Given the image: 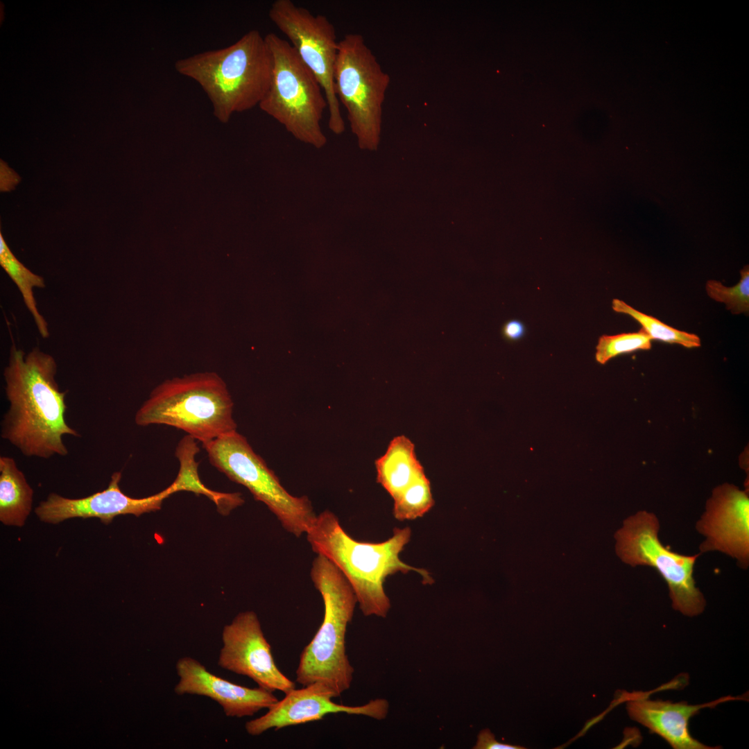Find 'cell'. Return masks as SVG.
<instances>
[{"label":"cell","mask_w":749,"mask_h":749,"mask_svg":"<svg viewBox=\"0 0 749 749\" xmlns=\"http://www.w3.org/2000/svg\"><path fill=\"white\" fill-rule=\"evenodd\" d=\"M474 748L476 749H519L517 746L503 743L497 741L494 735L488 729L480 732Z\"/></svg>","instance_id":"25"},{"label":"cell","mask_w":749,"mask_h":749,"mask_svg":"<svg viewBox=\"0 0 749 749\" xmlns=\"http://www.w3.org/2000/svg\"><path fill=\"white\" fill-rule=\"evenodd\" d=\"M741 279L734 286L727 287L720 282L709 280L706 284L707 295L713 300L726 304L733 314L749 312V270L745 266L741 271Z\"/></svg>","instance_id":"24"},{"label":"cell","mask_w":749,"mask_h":749,"mask_svg":"<svg viewBox=\"0 0 749 749\" xmlns=\"http://www.w3.org/2000/svg\"><path fill=\"white\" fill-rule=\"evenodd\" d=\"M121 472H115L111 476L108 487L87 497L69 499L51 493L45 501H41L35 512L40 520L57 524L73 517H97L104 524H110L117 515L132 514L137 517L158 510L162 501L174 492L181 491L179 484L173 481L162 491L141 499L128 497L120 489Z\"/></svg>","instance_id":"14"},{"label":"cell","mask_w":749,"mask_h":749,"mask_svg":"<svg viewBox=\"0 0 749 749\" xmlns=\"http://www.w3.org/2000/svg\"><path fill=\"white\" fill-rule=\"evenodd\" d=\"M333 698H336L334 694L320 682L295 688L268 709L264 715L246 722V730L251 736H258L272 728L278 730L318 721L329 714L341 712L382 720L388 713L389 703L384 698L372 700L361 706H348L334 703Z\"/></svg>","instance_id":"13"},{"label":"cell","mask_w":749,"mask_h":749,"mask_svg":"<svg viewBox=\"0 0 749 749\" xmlns=\"http://www.w3.org/2000/svg\"><path fill=\"white\" fill-rule=\"evenodd\" d=\"M199 451L196 440L189 435L180 441L175 450V456L179 460L180 467L190 470L195 477L196 491L194 493L208 497L216 503L218 511L224 514L228 513L233 508L243 504L244 501L240 493H219L208 489L201 483L198 474V463L195 460V456Z\"/></svg>","instance_id":"21"},{"label":"cell","mask_w":749,"mask_h":749,"mask_svg":"<svg viewBox=\"0 0 749 749\" xmlns=\"http://www.w3.org/2000/svg\"><path fill=\"white\" fill-rule=\"evenodd\" d=\"M58 365L49 354L34 348L25 354L12 345L3 370L9 403L1 422V437L24 456H66L63 437H79L65 419L66 392L55 380Z\"/></svg>","instance_id":"1"},{"label":"cell","mask_w":749,"mask_h":749,"mask_svg":"<svg viewBox=\"0 0 749 749\" xmlns=\"http://www.w3.org/2000/svg\"><path fill=\"white\" fill-rule=\"evenodd\" d=\"M613 311L630 316L642 327V329L651 340H658L671 344H678L687 348L700 347V338L691 333L678 330L666 325L660 320L634 309L625 302L614 299L612 302Z\"/></svg>","instance_id":"20"},{"label":"cell","mask_w":749,"mask_h":749,"mask_svg":"<svg viewBox=\"0 0 749 749\" xmlns=\"http://www.w3.org/2000/svg\"><path fill=\"white\" fill-rule=\"evenodd\" d=\"M651 348V339L642 329L637 332L603 335L596 347L595 359L600 364H605L615 356Z\"/></svg>","instance_id":"23"},{"label":"cell","mask_w":749,"mask_h":749,"mask_svg":"<svg viewBox=\"0 0 749 749\" xmlns=\"http://www.w3.org/2000/svg\"><path fill=\"white\" fill-rule=\"evenodd\" d=\"M311 577L322 598L324 617L300 655L296 681L302 686L322 683L338 697L353 680L354 669L346 654L345 634L357 599L343 573L322 555L313 561Z\"/></svg>","instance_id":"4"},{"label":"cell","mask_w":749,"mask_h":749,"mask_svg":"<svg viewBox=\"0 0 749 749\" xmlns=\"http://www.w3.org/2000/svg\"><path fill=\"white\" fill-rule=\"evenodd\" d=\"M626 694L630 717L646 727L651 732L660 736L675 749L718 748L709 747L692 737L688 728L689 719L701 709L713 707L729 700H746L730 696L707 703L689 705L687 702L650 700L642 692Z\"/></svg>","instance_id":"16"},{"label":"cell","mask_w":749,"mask_h":749,"mask_svg":"<svg viewBox=\"0 0 749 749\" xmlns=\"http://www.w3.org/2000/svg\"><path fill=\"white\" fill-rule=\"evenodd\" d=\"M306 534L312 550L327 558L345 576L365 616L386 617L390 608L384 588L387 576L414 571L427 583L431 580L427 571L399 558L410 540L408 527L395 528L392 537L382 542H359L345 532L333 513L325 510L316 515Z\"/></svg>","instance_id":"2"},{"label":"cell","mask_w":749,"mask_h":749,"mask_svg":"<svg viewBox=\"0 0 749 749\" xmlns=\"http://www.w3.org/2000/svg\"><path fill=\"white\" fill-rule=\"evenodd\" d=\"M334 81L336 97L347 111L359 147L376 150L390 79L361 35L347 34L339 41Z\"/></svg>","instance_id":"7"},{"label":"cell","mask_w":749,"mask_h":749,"mask_svg":"<svg viewBox=\"0 0 749 749\" xmlns=\"http://www.w3.org/2000/svg\"><path fill=\"white\" fill-rule=\"evenodd\" d=\"M176 671L179 681L174 690L177 694L210 698L222 707L229 717L251 716L263 709H269L279 700L273 691L259 687L248 688L218 677L190 657L180 658Z\"/></svg>","instance_id":"15"},{"label":"cell","mask_w":749,"mask_h":749,"mask_svg":"<svg viewBox=\"0 0 749 749\" xmlns=\"http://www.w3.org/2000/svg\"><path fill=\"white\" fill-rule=\"evenodd\" d=\"M696 529L705 537L700 553L718 551L736 560L740 568L749 565V496L733 484L713 491Z\"/></svg>","instance_id":"12"},{"label":"cell","mask_w":749,"mask_h":749,"mask_svg":"<svg viewBox=\"0 0 749 749\" xmlns=\"http://www.w3.org/2000/svg\"><path fill=\"white\" fill-rule=\"evenodd\" d=\"M393 515L398 520L422 517L433 505L431 485L424 472L393 499Z\"/></svg>","instance_id":"22"},{"label":"cell","mask_w":749,"mask_h":749,"mask_svg":"<svg viewBox=\"0 0 749 749\" xmlns=\"http://www.w3.org/2000/svg\"><path fill=\"white\" fill-rule=\"evenodd\" d=\"M265 38L271 53L272 73L258 106L298 140L323 147L327 138L320 121L327 102L322 87L289 42L273 33Z\"/></svg>","instance_id":"6"},{"label":"cell","mask_w":749,"mask_h":749,"mask_svg":"<svg viewBox=\"0 0 749 749\" xmlns=\"http://www.w3.org/2000/svg\"><path fill=\"white\" fill-rule=\"evenodd\" d=\"M268 16L322 87L327 102L329 128L336 135L342 134L345 127L334 81L339 41L334 25L325 16L315 15L291 0L273 1Z\"/></svg>","instance_id":"10"},{"label":"cell","mask_w":749,"mask_h":749,"mask_svg":"<svg viewBox=\"0 0 749 749\" xmlns=\"http://www.w3.org/2000/svg\"><path fill=\"white\" fill-rule=\"evenodd\" d=\"M222 642L218 660L222 669L247 676L270 691L285 694L295 688V682L277 666L255 612H240L225 626Z\"/></svg>","instance_id":"11"},{"label":"cell","mask_w":749,"mask_h":749,"mask_svg":"<svg viewBox=\"0 0 749 749\" xmlns=\"http://www.w3.org/2000/svg\"><path fill=\"white\" fill-rule=\"evenodd\" d=\"M210 463L231 481L245 486L264 503L287 531L306 533L316 515L306 496L295 497L282 485L275 473L236 431L203 445Z\"/></svg>","instance_id":"8"},{"label":"cell","mask_w":749,"mask_h":749,"mask_svg":"<svg viewBox=\"0 0 749 749\" xmlns=\"http://www.w3.org/2000/svg\"><path fill=\"white\" fill-rule=\"evenodd\" d=\"M660 528L653 513L641 510L628 517L614 535L617 554L631 567L654 569L667 585L673 609L686 616L698 615L706 605L694 577L701 553L688 556L672 551L660 540Z\"/></svg>","instance_id":"9"},{"label":"cell","mask_w":749,"mask_h":749,"mask_svg":"<svg viewBox=\"0 0 749 749\" xmlns=\"http://www.w3.org/2000/svg\"><path fill=\"white\" fill-rule=\"evenodd\" d=\"M0 265L19 290L24 304L31 313L37 328L43 338L49 335L48 324L39 312L33 295L34 288H44L42 277L37 275L21 263L8 246L0 233Z\"/></svg>","instance_id":"19"},{"label":"cell","mask_w":749,"mask_h":749,"mask_svg":"<svg viewBox=\"0 0 749 749\" xmlns=\"http://www.w3.org/2000/svg\"><path fill=\"white\" fill-rule=\"evenodd\" d=\"M234 403L214 372L167 379L156 386L135 415L140 427L162 424L184 431L202 444L236 431Z\"/></svg>","instance_id":"5"},{"label":"cell","mask_w":749,"mask_h":749,"mask_svg":"<svg viewBox=\"0 0 749 749\" xmlns=\"http://www.w3.org/2000/svg\"><path fill=\"white\" fill-rule=\"evenodd\" d=\"M375 467L377 481L393 499L424 472L414 444L403 435L391 440L385 454L376 460Z\"/></svg>","instance_id":"17"},{"label":"cell","mask_w":749,"mask_h":749,"mask_svg":"<svg viewBox=\"0 0 749 749\" xmlns=\"http://www.w3.org/2000/svg\"><path fill=\"white\" fill-rule=\"evenodd\" d=\"M33 491L15 460L0 456V520L21 526L31 510Z\"/></svg>","instance_id":"18"},{"label":"cell","mask_w":749,"mask_h":749,"mask_svg":"<svg viewBox=\"0 0 749 749\" xmlns=\"http://www.w3.org/2000/svg\"><path fill=\"white\" fill-rule=\"evenodd\" d=\"M174 67L200 85L214 115L225 123L259 105L269 86L272 57L265 36L251 30L228 46L180 58Z\"/></svg>","instance_id":"3"},{"label":"cell","mask_w":749,"mask_h":749,"mask_svg":"<svg viewBox=\"0 0 749 749\" xmlns=\"http://www.w3.org/2000/svg\"><path fill=\"white\" fill-rule=\"evenodd\" d=\"M502 334L508 341H517L525 336L526 326L521 320H510L503 325Z\"/></svg>","instance_id":"26"}]
</instances>
